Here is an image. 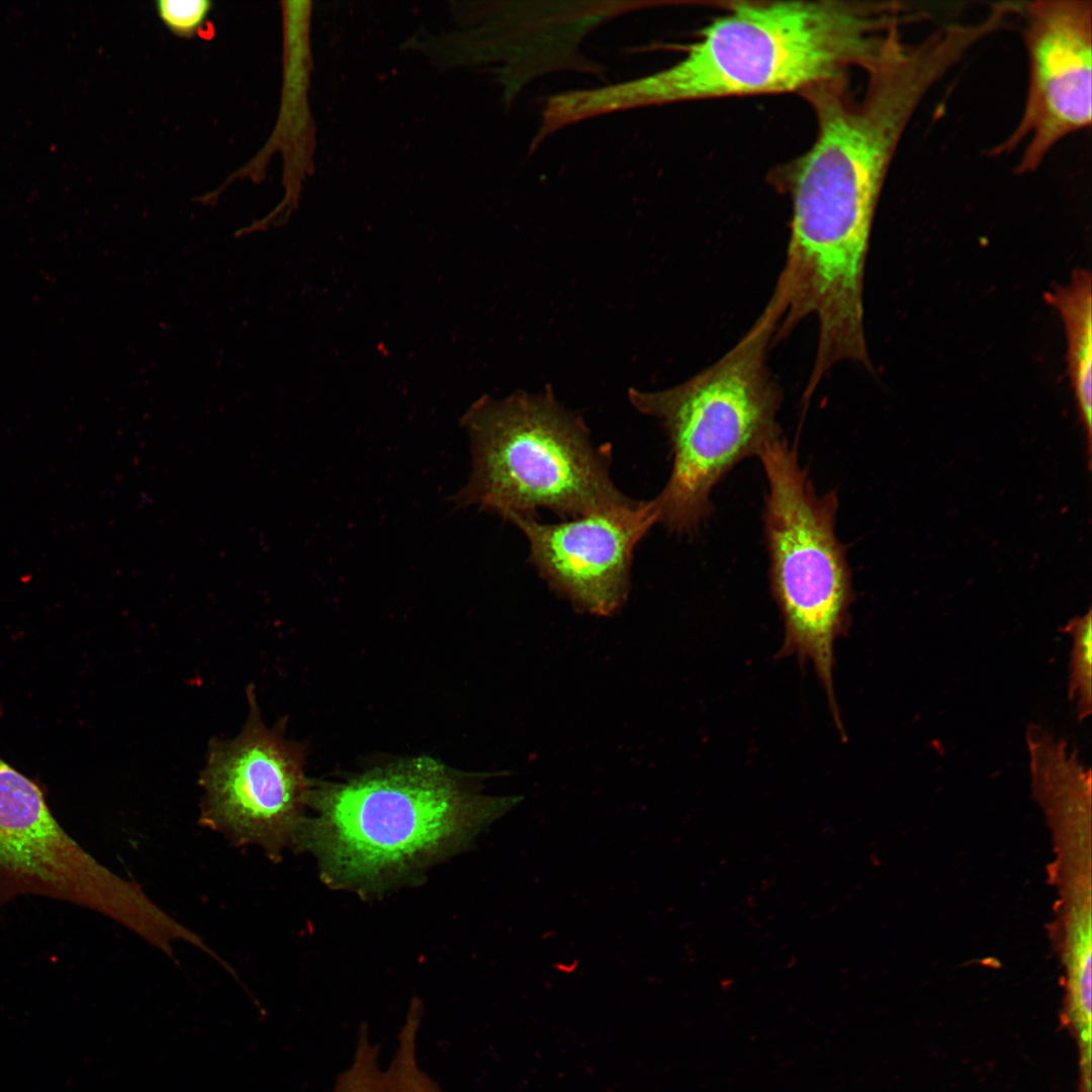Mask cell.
Segmentation results:
<instances>
[{
  "label": "cell",
  "mask_w": 1092,
  "mask_h": 1092,
  "mask_svg": "<svg viewBox=\"0 0 1092 1092\" xmlns=\"http://www.w3.org/2000/svg\"><path fill=\"white\" fill-rule=\"evenodd\" d=\"M1072 637L1069 660L1068 699L1076 701L1078 722L1092 712V613L1075 616L1060 629Z\"/></svg>",
  "instance_id": "4fadbf2b"
},
{
  "label": "cell",
  "mask_w": 1092,
  "mask_h": 1092,
  "mask_svg": "<svg viewBox=\"0 0 1092 1092\" xmlns=\"http://www.w3.org/2000/svg\"><path fill=\"white\" fill-rule=\"evenodd\" d=\"M950 31L899 42L873 70L861 96L848 75L800 93L813 109L811 148L781 170L792 201L791 233L778 283L790 311L825 328L863 316L864 268L887 170L914 111L963 57Z\"/></svg>",
  "instance_id": "6da1fadb"
},
{
  "label": "cell",
  "mask_w": 1092,
  "mask_h": 1092,
  "mask_svg": "<svg viewBox=\"0 0 1092 1092\" xmlns=\"http://www.w3.org/2000/svg\"><path fill=\"white\" fill-rule=\"evenodd\" d=\"M522 799L482 795L439 761L412 758L310 790L315 815L295 846L331 885L382 891L462 849Z\"/></svg>",
  "instance_id": "3957f363"
},
{
  "label": "cell",
  "mask_w": 1092,
  "mask_h": 1092,
  "mask_svg": "<svg viewBox=\"0 0 1092 1092\" xmlns=\"http://www.w3.org/2000/svg\"><path fill=\"white\" fill-rule=\"evenodd\" d=\"M1029 84L1014 131L993 151L1024 145L1018 173L1034 171L1065 136L1086 128L1092 115V2L1040 0L1024 3Z\"/></svg>",
  "instance_id": "9c48e42d"
},
{
  "label": "cell",
  "mask_w": 1092,
  "mask_h": 1092,
  "mask_svg": "<svg viewBox=\"0 0 1092 1092\" xmlns=\"http://www.w3.org/2000/svg\"><path fill=\"white\" fill-rule=\"evenodd\" d=\"M925 16L906 2L728 3L687 46L684 58L650 76L599 88L604 113L636 106L797 92L851 68L867 73Z\"/></svg>",
  "instance_id": "7a4b0ae2"
},
{
  "label": "cell",
  "mask_w": 1092,
  "mask_h": 1092,
  "mask_svg": "<svg viewBox=\"0 0 1092 1092\" xmlns=\"http://www.w3.org/2000/svg\"><path fill=\"white\" fill-rule=\"evenodd\" d=\"M1087 269L1074 271L1068 285L1044 293L1045 301L1062 318L1067 342L1068 375L1084 429L1091 468L1092 452V291Z\"/></svg>",
  "instance_id": "7c38bea8"
},
{
  "label": "cell",
  "mask_w": 1092,
  "mask_h": 1092,
  "mask_svg": "<svg viewBox=\"0 0 1092 1092\" xmlns=\"http://www.w3.org/2000/svg\"><path fill=\"white\" fill-rule=\"evenodd\" d=\"M1073 925L1072 990L1074 1012L1081 1038L1090 1050L1091 1039V941L1090 916L1075 915Z\"/></svg>",
  "instance_id": "5bb4252c"
},
{
  "label": "cell",
  "mask_w": 1092,
  "mask_h": 1092,
  "mask_svg": "<svg viewBox=\"0 0 1092 1092\" xmlns=\"http://www.w3.org/2000/svg\"><path fill=\"white\" fill-rule=\"evenodd\" d=\"M471 472L451 498L507 519L539 509L574 519L632 500L611 475L609 445H596L582 419L551 391L483 396L461 419Z\"/></svg>",
  "instance_id": "5b68a950"
},
{
  "label": "cell",
  "mask_w": 1092,
  "mask_h": 1092,
  "mask_svg": "<svg viewBox=\"0 0 1092 1092\" xmlns=\"http://www.w3.org/2000/svg\"><path fill=\"white\" fill-rule=\"evenodd\" d=\"M757 457L767 480L763 518L770 589L785 625L778 655L812 662L840 731L834 646L849 627L853 589L846 549L835 533L837 494L816 492L796 446L782 435Z\"/></svg>",
  "instance_id": "8992f818"
},
{
  "label": "cell",
  "mask_w": 1092,
  "mask_h": 1092,
  "mask_svg": "<svg viewBox=\"0 0 1092 1092\" xmlns=\"http://www.w3.org/2000/svg\"><path fill=\"white\" fill-rule=\"evenodd\" d=\"M35 895L100 913L145 940L167 914L98 862L60 825L40 787L0 757V904Z\"/></svg>",
  "instance_id": "52a82bcc"
},
{
  "label": "cell",
  "mask_w": 1092,
  "mask_h": 1092,
  "mask_svg": "<svg viewBox=\"0 0 1092 1092\" xmlns=\"http://www.w3.org/2000/svg\"><path fill=\"white\" fill-rule=\"evenodd\" d=\"M212 5L208 0H159L155 10L171 33L191 38L204 32Z\"/></svg>",
  "instance_id": "9a60e30c"
},
{
  "label": "cell",
  "mask_w": 1092,
  "mask_h": 1092,
  "mask_svg": "<svg viewBox=\"0 0 1092 1092\" xmlns=\"http://www.w3.org/2000/svg\"><path fill=\"white\" fill-rule=\"evenodd\" d=\"M783 314L772 293L745 335L704 371L664 390L630 389L632 405L657 419L669 442L670 474L650 499L656 524L669 532H695L711 512L716 483L782 435V393L766 360Z\"/></svg>",
  "instance_id": "277c9868"
},
{
  "label": "cell",
  "mask_w": 1092,
  "mask_h": 1092,
  "mask_svg": "<svg viewBox=\"0 0 1092 1092\" xmlns=\"http://www.w3.org/2000/svg\"><path fill=\"white\" fill-rule=\"evenodd\" d=\"M248 698L243 731L209 746L200 819L235 844L259 845L275 859L296 845L310 789L301 747L263 724L251 689Z\"/></svg>",
  "instance_id": "ba28073f"
},
{
  "label": "cell",
  "mask_w": 1092,
  "mask_h": 1092,
  "mask_svg": "<svg viewBox=\"0 0 1092 1092\" xmlns=\"http://www.w3.org/2000/svg\"><path fill=\"white\" fill-rule=\"evenodd\" d=\"M506 520L525 536L529 562L549 587L575 610L598 616L625 604L634 551L656 524L650 500L635 499L560 523Z\"/></svg>",
  "instance_id": "30bf717a"
},
{
  "label": "cell",
  "mask_w": 1092,
  "mask_h": 1092,
  "mask_svg": "<svg viewBox=\"0 0 1092 1092\" xmlns=\"http://www.w3.org/2000/svg\"><path fill=\"white\" fill-rule=\"evenodd\" d=\"M421 1025L402 1022L389 1059L365 1025L359 1027L348 1065L327 1092H445L424 1068L420 1056Z\"/></svg>",
  "instance_id": "8fae6325"
}]
</instances>
